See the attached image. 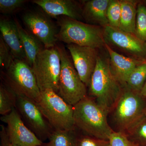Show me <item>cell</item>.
<instances>
[{"label": "cell", "mask_w": 146, "mask_h": 146, "mask_svg": "<svg viewBox=\"0 0 146 146\" xmlns=\"http://www.w3.org/2000/svg\"><path fill=\"white\" fill-rule=\"evenodd\" d=\"M76 70L82 81L88 87L96 65L99 54L97 49L91 47L67 44Z\"/></svg>", "instance_id": "cell-13"}, {"label": "cell", "mask_w": 146, "mask_h": 146, "mask_svg": "<svg viewBox=\"0 0 146 146\" xmlns=\"http://www.w3.org/2000/svg\"><path fill=\"white\" fill-rule=\"evenodd\" d=\"M121 0H110L106 13L109 25L119 29L121 19Z\"/></svg>", "instance_id": "cell-25"}, {"label": "cell", "mask_w": 146, "mask_h": 146, "mask_svg": "<svg viewBox=\"0 0 146 146\" xmlns=\"http://www.w3.org/2000/svg\"><path fill=\"white\" fill-rule=\"evenodd\" d=\"M77 146H110L109 141L85 135L78 136Z\"/></svg>", "instance_id": "cell-29"}, {"label": "cell", "mask_w": 146, "mask_h": 146, "mask_svg": "<svg viewBox=\"0 0 146 146\" xmlns=\"http://www.w3.org/2000/svg\"><path fill=\"white\" fill-rule=\"evenodd\" d=\"M145 1V4L146 5V1Z\"/></svg>", "instance_id": "cell-34"}, {"label": "cell", "mask_w": 146, "mask_h": 146, "mask_svg": "<svg viewBox=\"0 0 146 146\" xmlns=\"http://www.w3.org/2000/svg\"><path fill=\"white\" fill-rule=\"evenodd\" d=\"M145 115L146 116V112H145Z\"/></svg>", "instance_id": "cell-35"}, {"label": "cell", "mask_w": 146, "mask_h": 146, "mask_svg": "<svg viewBox=\"0 0 146 146\" xmlns=\"http://www.w3.org/2000/svg\"><path fill=\"white\" fill-rule=\"evenodd\" d=\"M1 120L7 125V131L12 144L39 146L44 143L27 126L16 108L7 115L1 116Z\"/></svg>", "instance_id": "cell-12"}, {"label": "cell", "mask_w": 146, "mask_h": 146, "mask_svg": "<svg viewBox=\"0 0 146 146\" xmlns=\"http://www.w3.org/2000/svg\"><path fill=\"white\" fill-rule=\"evenodd\" d=\"M17 96L5 84L0 86V114L7 115L16 108Z\"/></svg>", "instance_id": "cell-21"}, {"label": "cell", "mask_w": 146, "mask_h": 146, "mask_svg": "<svg viewBox=\"0 0 146 146\" xmlns=\"http://www.w3.org/2000/svg\"><path fill=\"white\" fill-rule=\"evenodd\" d=\"M14 21L25 54L26 62L32 68L37 55L43 49V45L34 35L24 29L16 18H14Z\"/></svg>", "instance_id": "cell-18"}, {"label": "cell", "mask_w": 146, "mask_h": 146, "mask_svg": "<svg viewBox=\"0 0 146 146\" xmlns=\"http://www.w3.org/2000/svg\"><path fill=\"white\" fill-rule=\"evenodd\" d=\"M12 146H21L17 145H14V144H12Z\"/></svg>", "instance_id": "cell-33"}, {"label": "cell", "mask_w": 146, "mask_h": 146, "mask_svg": "<svg viewBox=\"0 0 146 146\" xmlns=\"http://www.w3.org/2000/svg\"><path fill=\"white\" fill-rule=\"evenodd\" d=\"M121 10L119 29L135 35L137 6L140 1L121 0Z\"/></svg>", "instance_id": "cell-19"}, {"label": "cell", "mask_w": 146, "mask_h": 146, "mask_svg": "<svg viewBox=\"0 0 146 146\" xmlns=\"http://www.w3.org/2000/svg\"><path fill=\"white\" fill-rule=\"evenodd\" d=\"M146 80V62L137 67L128 78L125 86L129 89L140 93Z\"/></svg>", "instance_id": "cell-22"}, {"label": "cell", "mask_w": 146, "mask_h": 146, "mask_svg": "<svg viewBox=\"0 0 146 146\" xmlns=\"http://www.w3.org/2000/svg\"><path fill=\"white\" fill-rule=\"evenodd\" d=\"M140 93L123 87L112 110L119 131L126 133L145 116L146 102Z\"/></svg>", "instance_id": "cell-5"}, {"label": "cell", "mask_w": 146, "mask_h": 146, "mask_svg": "<svg viewBox=\"0 0 146 146\" xmlns=\"http://www.w3.org/2000/svg\"><path fill=\"white\" fill-rule=\"evenodd\" d=\"M137 146H146V116L125 133Z\"/></svg>", "instance_id": "cell-23"}, {"label": "cell", "mask_w": 146, "mask_h": 146, "mask_svg": "<svg viewBox=\"0 0 146 146\" xmlns=\"http://www.w3.org/2000/svg\"><path fill=\"white\" fill-rule=\"evenodd\" d=\"M32 69L40 91L51 90L57 94L61 58L56 46L43 48L37 55Z\"/></svg>", "instance_id": "cell-8"}, {"label": "cell", "mask_w": 146, "mask_h": 146, "mask_svg": "<svg viewBox=\"0 0 146 146\" xmlns=\"http://www.w3.org/2000/svg\"><path fill=\"white\" fill-rule=\"evenodd\" d=\"M26 1L24 0H1L0 11L3 14L13 13L22 7Z\"/></svg>", "instance_id": "cell-28"}, {"label": "cell", "mask_w": 146, "mask_h": 146, "mask_svg": "<svg viewBox=\"0 0 146 146\" xmlns=\"http://www.w3.org/2000/svg\"><path fill=\"white\" fill-rule=\"evenodd\" d=\"M0 30L1 36L9 47L14 58L26 61L25 54L14 21L1 18Z\"/></svg>", "instance_id": "cell-16"}, {"label": "cell", "mask_w": 146, "mask_h": 146, "mask_svg": "<svg viewBox=\"0 0 146 146\" xmlns=\"http://www.w3.org/2000/svg\"><path fill=\"white\" fill-rule=\"evenodd\" d=\"M140 95L143 98H146V80L145 82V83L144 84L143 86V88L140 92Z\"/></svg>", "instance_id": "cell-31"}, {"label": "cell", "mask_w": 146, "mask_h": 146, "mask_svg": "<svg viewBox=\"0 0 146 146\" xmlns=\"http://www.w3.org/2000/svg\"><path fill=\"white\" fill-rule=\"evenodd\" d=\"M1 146H12V143L11 142L7 134L6 127L3 125H1Z\"/></svg>", "instance_id": "cell-30"}, {"label": "cell", "mask_w": 146, "mask_h": 146, "mask_svg": "<svg viewBox=\"0 0 146 146\" xmlns=\"http://www.w3.org/2000/svg\"><path fill=\"white\" fill-rule=\"evenodd\" d=\"M135 35L146 42V5L145 1H140L137 6Z\"/></svg>", "instance_id": "cell-24"}, {"label": "cell", "mask_w": 146, "mask_h": 146, "mask_svg": "<svg viewBox=\"0 0 146 146\" xmlns=\"http://www.w3.org/2000/svg\"><path fill=\"white\" fill-rule=\"evenodd\" d=\"M48 16L39 11H30L23 16L27 30L42 43L45 48H54L58 41V31Z\"/></svg>", "instance_id": "cell-10"}, {"label": "cell", "mask_w": 146, "mask_h": 146, "mask_svg": "<svg viewBox=\"0 0 146 146\" xmlns=\"http://www.w3.org/2000/svg\"><path fill=\"white\" fill-rule=\"evenodd\" d=\"M88 87L91 98L108 113L113 109L123 87L112 73L108 58L99 54Z\"/></svg>", "instance_id": "cell-1"}, {"label": "cell", "mask_w": 146, "mask_h": 146, "mask_svg": "<svg viewBox=\"0 0 146 146\" xmlns=\"http://www.w3.org/2000/svg\"><path fill=\"white\" fill-rule=\"evenodd\" d=\"M104 48L109 55L108 59L111 71L123 87L125 86L128 78L132 71L138 65L146 62L120 54L106 43Z\"/></svg>", "instance_id": "cell-15"}, {"label": "cell", "mask_w": 146, "mask_h": 146, "mask_svg": "<svg viewBox=\"0 0 146 146\" xmlns=\"http://www.w3.org/2000/svg\"><path fill=\"white\" fill-rule=\"evenodd\" d=\"M58 24L60 27L56 36L58 41L97 49L105 48L106 42L102 27L65 16H61Z\"/></svg>", "instance_id": "cell-3"}, {"label": "cell", "mask_w": 146, "mask_h": 146, "mask_svg": "<svg viewBox=\"0 0 146 146\" xmlns=\"http://www.w3.org/2000/svg\"><path fill=\"white\" fill-rule=\"evenodd\" d=\"M78 137L75 129L54 130L48 141L52 146H77Z\"/></svg>", "instance_id": "cell-20"}, {"label": "cell", "mask_w": 146, "mask_h": 146, "mask_svg": "<svg viewBox=\"0 0 146 146\" xmlns=\"http://www.w3.org/2000/svg\"><path fill=\"white\" fill-rule=\"evenodd\" d=\"M56 46L61 58L57 94L67 103L74 106L88 96L86 86L82 81L65 48L60 45Z\"/></svg>", "instance_id": "cell-6"}, {"label": "cell", "mask_w": 146, "mask_h": 146, "mask_svg": "<svg viewBox=\"0 0 146 146\" xmlns=\"http://www.w3.org/2000/svg\"><path fill=\"white\" fill-rule=\"evenodd\" d=\"M39 146H52V144L50 143L49 142H48L47 143H43V144Z\"/></svg>", "instance_id": "cell-32"}, {"label": "cell", "mask_w": 146, "mask_h": 146, "mask_svg": "<svg viewBox=\"0 0 146 146\" xmlns=\"http://www.w3.org/2000/svg\"><path fill=\"white\" fill-rule=\"evenodd\" d=\"M33 3L39 6L49 17L65 16L80 21L83 20L82 7L72 0H35Z\"/></svg>", "instance_id": "cell-14"}, {"label": "cell", "mask_w": 146, "mask_h": 146, "mask_svg": "<svg viewBox=\"0 0 146 146\" xmlns=\"http://www.w3.org/2000/svg\"><path fill=\"white\" fill-rule=\"evenodd\" d=\"M15 58L9 47L6 44L2 37H0V66L7 70Z\"/></svg>", "instance_id": "cell-26"}, {"label": "cell", "mask_w": 146, "mask_h": 146, "mask_svg": "<svg viewBox=\"0 0 146 146\" xmlns=\"http://www.w3.org/2000/svg\"><path fill=\"white\" fill-rule=\"evenodd\" d=\"M108 112L88 96L74 106V116L76 127L87 135L109 141L114 131L107 121Z\"/></svg>", "instance_id": "cell-2"}, {"label": "cell", "mask_w": 146, "mask_h": 146, "mask_svg": "<svg viewBox=\"0 0 146 146\" xmlns=\"http://www.w3.org/2000/svg\"><path fill=\"white\" fill-rule=\"evenodd\" d=\"M16 108L27 126L39 139L43 142L49 140L54 130L35 102L17 96Z\"/></svg>", "instance_id": "cell-9"}, {"label": "cell", "mask_w": 146, "mask_h": 146, "mask_svg": "<svg viewBox=\"0 0 146 146\" xmlns=\"http://www.w3.org/2000/svg\"><path fill=\"white\" fill-rule=\"evenodd\" d=\"M110 0L85 1L82 7V16L88 24L104 27L109 25L107 18L108 7Z\"/></svg>", "instance_id": "cell-17"}, {"label": "cell", "mask_w": 146, "mask_h": 146, "mask_svg": "<svg viewBox=\"0 0 146 146\" xmlns=\"http://www.w3.org/2000/svg\"><path fill=\"white\" fill-rule=\"evenodd\" d=\"M5 85L17 96L29 98L35 102L41 94L32 68L26 61L14 59L6 70Z\"/></svg>", "instance_id": "cell-7"}, {"label": "cell", "mask_w": 146, "mask_h": 146, "mask_svg": "<svg viewBox=\"0 0 146 146\" xmlns=\"http://www.w3.org/2000/svg\"><path fill=\"white\" fill-rule=\"evenodd\" d=\"M36 103L54 130L75 128L74 106L67 103L57 93L49 90L41 91Z\"/></svg>", "instance_id": "cell-4"}, {"label": "cell", "mask_w": 146, "mask_h": 146, "mask_svg": "<svg viewBox=\"0 0 146 146\" xmlns=\"http://www.w3.org/2000/svg\"><path fill=\"white\" fill-rule=\"evenodd\" d=\"M105 42L117 47L131 57L146 61V42L135 35L110 25L104 27Z\"/></svg>", "instance_id": "cell-11"}, {"label": "cell", "mask_w": 146, "mask_h": 146, "mask_svg": "<svg viewBox=\"0 0 146 146\" xmlns=\"http://www.w3.org/2000/svg\"><path fill=\"white\" fill-rule=\"evenodd\" d=\"M110 146H137L129 138L125 133L113 131L110 137Z\"/></svg>", "instance_id": "cell-27"}]
</instances>
